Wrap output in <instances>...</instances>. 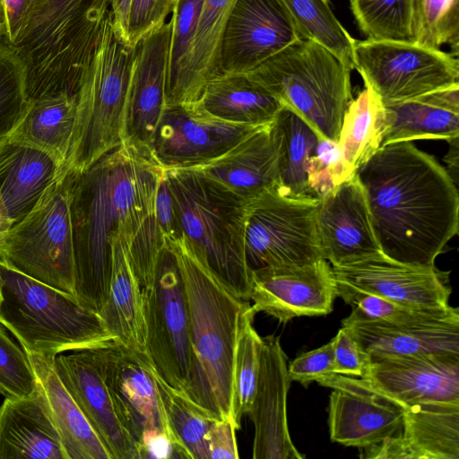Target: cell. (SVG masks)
<instances>
[{"label": "cell", "instance_id": "obj_4", "mask_svg": "<svg viewBox=\"0 0 459 459\" xmlns=\"http://www.w3.org/2000/svg\"><path fill=\"white\" fill-rule=\"evenodd\" d=\"M110 0H38L15 49L26 65L28 102L77 95Z\"/></svg>", "mask_w": 459, "mask_h": 459}, {"label": "cell", "instance_id": "obj_42", "mask_svg": "<svg viewBox=\"0 0 459 459\" xmlns=\"http://www.w3.org/2000/svg\"><path fill=\"white\" fill-rule=\"evenodd\" d=\"M368 39L412 42L411 0H349Z\"/></svg>", "mask_w": 459, "mask_h": 459}, {"label": "cell", "instance_id": "obj_24", "mask_svg": "<svg viewBox=\"0 0 459 459\" xmlns=\"http://www.w3.org/2000/svg\"><path fill=\"white\" fill-rule=\"evenodd\" d=\"M192 169L238 204L278 187V140L273 122L248 134L220 157Z\"/></svg>", "mask_w": 459, "mask_h": 459}, {"label": "cell", "instance_id": "obj_31", "mask_svg": "<svg viewBox=\"0 0 459 459\" xmlns=\"http://www.w3.org/2000/svg\"><path fill=\"white\" fill-rule=\"evenodd\" d=\"M400 436L411 459H459V401L404 407Z\"/></svg>", "mask_w": 459, "mask_h": 459}, {"label": "cell", "instance_id": "obj_39", "mask_svg": "<svg viewBox=\"0 0 459 459\" xmlns=\"http://www.w3.org/2000/svg\"><path fill=\"white\" fill-rule=\"evenodd\" d=\"M301 39L312 40L353 69V44L328 0H281Z\"/></svg>", "mask_w": 459, "mask_h": 459}, {"label": "cell", "instance_id": "obj_35", "mask_svg": "<svg viewBox=\"0 0 459 459\" xmlns=\"http://www.w3.org/2000/svg\"><path fill=\"white\" fill-rule=\"evenodd\" d=\"M385 126V105L374 90L364 84L348 103L337 140L351 174L381 147Z\"/></svg>", "mask_w": 459, "mask_h": 459}, {"label": "cell", "instance_id": "obj_38", "mask_svg": "<svg viewBox=\"0 0 459 459\" xmlns=\"http://www.w3.org/2000/svg\"><path fill=\"white\" fill-rule=\"evenodd\" d=\"M255 311L246 301L238 316L232 368L230 415L237 429L254 398L263 339L254 327Z\"/></svg>", "mask_w": 459, "mask_h": 459}, {"label": "cell", "instance_id": "obj_55", "mask_svg": "<svg viewBox=\"0 0 459 459\" xmlns=\"http://www.w3.org/2000/svg\"><path fill=\"white\" fill-rule=\"evenodd\" d=\"M13 225V222L9 217L2 200L0 199V247Z\"/></svg>", "mask_w": 459, "mask_h": 459}, {"label": "cell", "instance_id": "obj_26", "mask_svg": "<svg viewBox=\"0 0 459 459\" xmlns=\"http://www.w3.org/2000/svg\"><path fill=\"white\" fill-rule=\"evenodd\" d=\"M16 458L66 459L39 380L31 394L0 406V459Z\"/></svg>", "mask_w": 459, "mask_h": 459}, {"label": "cell", "instance_id": "obj_22", "mask_svg": "<svg viewBox=\"0 0 459 459\" xmlns=\"http://www.w3.org/2000/svg\"><path fill=\"white\" fill-rule=\"evenodd\" d=\"M263 339L255 391L248 415L255 427L253 459H302L291 441L287 420L290 385L287 356L280 339Z\"/></svg>", "mask_w": 459, "mask_h": 459}, {"label": "cell", "instance_id": "obj_17", "mask_svg": "<svg viewBox=\"0 0 459 459\" xmlns=\"http://www.w3.org/2000/svg\"><path fill=\"white\" fill-rule=\"evenodd\" d=\"M98 350L121 418L139 453L152 437L170 436L155 370L147 355L114 340L99 345Z\"/></svg>", "mask_w": 459, "mask_h": 459}, {"label": "cell", "instance_id": "obj_18", "mask_svg": "<svg viewBox=\"0 0 459 459\" xmlns=\"http://www.w3.org/2000/svg\"><path fill=\"white\" fill-rule=\"evenodd\" d=\"M338 287L325 259L303 264L265 267L251 272L249 299L255 313L264 312L281 323L333 311Z\"/></svg>", "mask_w": 459, "mask_h": 459}, {"label": "cell", "instance_id": "obj_21", "mask_svg": "<svg viewBox=\"0 0 459 459\" xmlns=\"http://www.w3.org/2000/svg\"><path fill=\"white\" fill-rule=\"evenodd\" d=\"M403 407L459 401V354L436 353L372 359L365 379Z\"/></svg>", "mask_w": 459, "mask_h": 459}, {"label": "cell", "instance_id": "obj_49", "mask_svg": "<svg viewBox=\"0 0 459 459\" xmlns=\"http://www.w3.org/2000/svg\"><path fill=\"white\" fill-rule=\"evenodd\" d=\"M335 374L366 379L370 372L371 356L345 326L332 339Z\"/></svg>", "mask_w": 459, "mask_h": 459}, {"label": "cell", "instance_id": "obj_54", "mask_svg": "<svg viewBox=\"0 0 459 459\" xmlns=\"http://www.w3.org/2000/svg\"><path fill=\"white\" fill-rule=\"evenodd\" d=\"M131 1L132 0H110V13L113 24L119 35L127 43L128 18Z\"/></svg>", "mask_w": 459, "mask_h": 459}, {"label": "cell", "instance_id": "obj_46", "mask_svg": "<svg viewBox=\"0 0 459 459\" xmlns=\"http://www.w3.org/2000/svg\"><path fill=\"white\" fill-rule=\"evenodd\" d=\"M306 176L309 195L320 199L355 175L349 171L338 143L320 138L306 162Z\"/></svg>", "mask_w": 459, "mask_h": 459}, {"label": "cell", "instance_id": "obj_34", "mask_svg": "<svg viewBox=\"0 0 459 459\" xmlns=\"http://www.w3.org/2000/svg\"><path fill=\"white\" fill-rule=\"evenodd\" d=\"M385 126L381 146L415 140L458 139L459 112L435 103L429 94L384 104Z\"/></svg>", "mask_w": 459, "mask_h": 459}, {"label": "cell", "instance_id": "obj_52", "mask_svg": "<svg viewBox=\"0 0 459 459\" xmlns=\"http://www.w3.org/2000/svg\"><path fill=\"white\" fill-rule=\"evenodd\" d=\"M38 0H3L4 39L13 48L22 42Z\"/></svg>", "mask_w": 459, "mask_h": 459}, {"label": "cell", "instance_id": "obj_29", "mask_svg": "<svg viewBox=\"0 0 459 459\" xmlns=\"http://www.w3.org/2000/svg\"><path fill=\"white\" fill-rule=\"evenodd\" d=\"M100 316L114 341L146 354L143 290L131 266L122 232L113 237L109 289Z\"/></svg>", "mask_w": 459, "mask_h": 459}, {"label": "cell", "instance_id": "obj_56", "mask_svg": "<svg viewBox=\"0 0 459 459\" xmlns=\"http://www.w3.org/2000/svg\"><path fill=\"white\" fill-rule=\"evenodd\" d=\"M5 34V23L3 10L0 8V38H4Z\"/></svg>", "mask_w": 459, "mask_h": 459}, {"label": "cell", "instance_id": "obj_8", "mask_svg": "<svg viewBox=\"0 0 459 459\" xmlns=\"http://www.w3.org/2000/svg\"><path fill=\"white\" fill-rule=\"evenodd\" d=\"M318 200L290 196L276 186L231 211L230 231L251 272L325 259L316 222Z\"/></svg>", "mask_w": 459, "mask_h": 459}, {"label": "cell", "instance_id": "obj_57", "mask_svg": "<svg viewBox=\"0 0 459 459\" xmlns=\"http://www.w3.org/2000/svg\"><path fill=\"white\" fill-rule=\"evenodd\" d=\"M0 8L3 10V0H0Z\"/></svg>", "mask_w": 459, "mask_h": 459}, {"label": "cell", "instance_id": "obj_36", "mask_svg": "<svg viewBox=\"0 0 459 459\" xmlns=\"http://www.w3.org/2000/svg\"><path fill=\"white\" fill-rule=\"evenodd\" d=\"M273 126L278 140V188L290 196L314 198L307 185L306 162L314 153L320 135L283 106L273 120Z\"/></svg>", "mask_w": 459, "mask_h": 459}, {"label": "cell", "instance_id": "obj_37", "mask_svg": "<svg viewBox=\"0 0 459 459\" xmlns=\"http://www.w3.org/2000/svg\"><path fill=\"white\" fill-rule=\"evenodd\" d=\"M169 434L180 458L210 459L206 435L215 417L185 394L165 383L156 373Z\"/></svg>", "mask_w": 459, "mask_h": 459}, {"label": "cell", "instance_id": "obj_27", "mask_svg": "<svg viewBox=\"0 0 459 459\" xmlns=\"http://www.w3.org/2000/svg\"><path fill=\"white\" fill-rule=\"evenodd\" d=\"M65 169L30 144L11 138L0 143V199L13 224L33 209Z\"/></svg>", "mask_w": 459, "mask_h": 459}, {"label": "cell", "instance_id": "obj_15", "mask_svg": "<svg viewBox=\"0 0 459 459\" xmlns=\"http://www.w3.org/2000/svg\"><path fill=\"white\" fill-rule=\"evenodd\" d=\"M332 271L339 286L410 307H449L448 273L435 266L404 264L378 253L332 266Z\"/></svg>", "mask_w": 459, "mask_h": 459}, {"label": "cell", "instance_id": "obj_12", "mask_svg": "<svg viewBox=\"0 0 459 459\" xmlns=\"http://www.w3.org/2000/svg\"><path fill=\"white\" fill-rule=\"evenodd\" d=\"M353 69L384 104L416 99L459 84L456 56L414 42L355 39Z\"/></svg>", "mask_w": 459, "mask_h": 459}, {"label": "cell", "instance_id": "obj_14", "mask_svg": "<svg viewBox=\"0 0 459 459\" xmlns=\"http://www.w3.org/2000/svg\"><path fill=\"white\" fill-rule=\"evenodd\" d=\"M317 383L333 388L328 427L333 442L365 448L401 432L404 407L356 377L333 374Z\"/></svg>", "mask_w": 459, "mask_h": 459}, {"label": "cell", "instance_id": "obj_32", "mask_svg": "<svg viewBox=\"0 0 459 459\" xmlns=\"http://www.w3.org/2000/svg\"><path fill=\"white\" fill-rule=\"evenodd\" d=\"M77 117V95L60 94L29 103L8 138L37 147L66 168Z\"/></svg>", "mask_w": 459, "mask_h": 459}, {"label": "cell", "instance_id": "obj_19", "mask_svg": "<svg viewBox=\"0 0 459 459\" xmlns=\"http://www.w3.org/2000/svg\"><path fill=\"white\" fill-rule=\"evenodd\" d=\"M300 39L281 0H235L221 39V73H248Z\"/></svg>", "mask_w": 459, "mask_h": 459}, {"label": "cell", "instance_id": "obj_13", "mask_svg": "<svg viewBox=\"0 0 459 459\" xmlns=\"http://www.w3.org/2000/svg\"><path fill=\"white\" fill-rule=\"evenodd\" d=\"M98 346L56 355L54 368L112 459H140L108 383Z\"/></svg>", "mask_w": 459, "mask_h": 459}, {"label": "cell", "instance_id": "obj_23", "mask_svg": "<svg viewBox=\"0 0 459 459\" xmlns=\"http://www.w3.org/2000/svg\"><path fill=\"white\" fill-rule=\"evenodd\" d=\"M316 222L324 257L332 266L382 253L356 175L318 200Z\"/></svg>", "mask_w": 459, "mask_h": 459}, {"label": "cell", "instance_id": "obj_16", "mask_svg": "<svg viewBox=\"0 0 459 459\" xmlns=\"http://www.w3.org/2000/svg\"><path fill=\"white\" fill-rule=\"evenodd\" d=\"M259 127L210 118L190 106H166L148 151L164 169H194L220 157Z\"/></svg>", "mask_w": 459, "mask_h": 459}, {"label": "cell", "instance_id": "obj_45", "mask_svg": "<svg viewBox=\"0 0 459 459\" xmlns=\"http://www.w3.org/2000/svg\"><path fill=\"white\" fill-rule=\"evenodd\" d=\"M38 385L28 353L7 334L0 323V394L17 399L31 394Z\"/></svg>", "mask_w": 459, "mask_h": 459}, {"label": "cell", "instance_id": "obj_41", "mask_svg": "<svg viewBox=\"0 0 459 459\" xmlns=\"http://www.w3.org/2000/svg\"><path fill=\"white\" fill-rule=\"evenodd\" d=\"M412 42L459 54V0H411Z\"/></svg>", "mask_w": 459, "mask_h": 459}, {"label": "cell", "instance_id": "obj_53", "mask_svg": "<svg viewBox=\"0 0 459 459\" xmlns=\"http://www.w3.org/2000/svg\"><path fill=\"white\" fill-rule=\"evenodd\" d=\"M154 215L165 238L178 239L184 237L165 171L156 192Z\"/></svg>", "mask_w": 459, "mask_h": 459}, {"label": "cell", "instance_id": "obj_30", "mask_svg": "<svg viewBox=\"0 0 459 459\" xmlns=\"http://www.w3.org/2000/svg\"><path fill=\"white\" fill-rule=\"evenodd\" d=\"M27 353L48 398L66 459H112L60 381L54 368V358Z\"/></svg>", "mask_w": 459, "mask_h": 459}, {"label": "cell", "instance_id": "obj_40", "mask_svg": "<svg viewBox=\"0 0 459 459\" xmlns=\"http://www.w3.org/2000/svg\"><path fill=\"white\" fill-rule=\"evenodd\" d=\"M204 0H175L171 12L165 107L178 105Z\"/></svg>", "mask_w": 459, "mask_h": 459}, {"label": "cell", "instance_id": "obj_6", "mask_svg": "<svg viewBox=\"0 0 459 459\" xmlns=\"http://www.w3.org/2000/svg\"><path fill=\"white\" fill-rule=\"evenodd\" d=\"M351 72L323 46L300 39L246 74L321 138L337 142L351 97Z\"/></svg>", "mask_w": 459, "mask_h": 459}, {"label": "cell", "instance_id": "obj_9", "mask_svg": "<svg viewBox=\"0 0 459 459\" xmlns=\"http://www.w3.org/2000/svg\"><path fill=\"white\" fill-rule=\"evenodd\" d=\"M68 169L33 209L9 230L0 261L30 278L74 296L75 259Z\"/></svg>", "mask_w": 459, "mask_h": 459}, {"label": "cell", "instance_id": "obj_10", "mask_svg": "<svg viewBox=\"0 0 459 459\" xmlns=\"http://www.w3.org/2000/svg\"><path fill=\"white\" fill-rule=\"evenodd\" d=\"M164 171L184 238L225 288L249 300L251 270L229 228V216L240 204L216 191L192 169Z\"/></svg>", "mask_w": 459, "mask_h": 459}, {"label": "cell", "instance_id": "obj_2", "mask_svg": "<svg viewBox=\"0 0 459 459\" xmlns=\"http://www.w3.org/2000/svg\"><path fill=\"white\" fill-rule=\"evenodd\" d=\"M72 172L74 296L100 314L109 289L113 237L122 232L130 240L154 212L164 169L148 152L122 143Z\"/></svg>", "mask_w": 459, "mask_h": 459}, {"label": "cell", "instance_id": "obj_51", "mask_svg": "<svg viewBox=\"0 0 459 459\" xmlns=\"http://www.w3.org/2000/svg\"><path fill=\"white\" fill-rule=\"evenodd\" d=\"M237 428L231 417L213 420L206 435L210 459H238Z\"/></svg>", "mask_w": 459, "mask_h": 459}, {"label": "cell", "instance_id": "obj_58", "mask_svg": "<svg viewBox=\"0 0 459 459\" xmlns=\"http://www.w3.org/2000/svg\"><path fill=\"white\" fill-rule=\"evenodd\" d=\"M2 301V292H1V286H0V303Z\"/></svg>", "mask_w": 459, "mask_h": 459}, {"label": "cell", "instance_id": "obj_20", "mask_svg": "<svg viewBox=\"0 0 459 459\" xmlns=\"http://www.w3.org/2000/svg\"><path fill=\"white\" fill-rule=\"evenodd\" d=\"M169 39V21L146 34L134 46L123 143L148 152L165 107Z\"/></svg>", "mask_w": 459, "mask_h": 459}, {"label": "cell", "instance_id": "obj_47", "mask_svg": "<svg viewBox=\"0 0 459 459\" xmlns=\"http://www.w3.org/2000/svg\"><path fill=\"white\" fill-rule=\"evenodd\" d=\"M126 244L131 266L143 290L151 281L158 255L165 245L154 212Z\"/></svg>", "mask_w": 459, "mask_h": 459}, {"label": "cell", "instance_id": "obj_28", "mask_svg": "<svg viewBox=\"0 0 459 459\" xmlns=\"http://www.w3.org/2000/svg\"><path fill=\"white\" fill-rule=\"evenodd\" d=\"M191 107L202 116L222 122L263 126L273 122L282 105L247 74L221 73L206 82Z\"/></svg>", "mask_w": 459, "mask_h": 459}, {"label": "cell", "instance_id": "obj_7", "mask_svg": "<svg viewBox=\"0 0 459 459\" xmlns=\"http://www.w3.org/2000/svg\"><path fill=\"white\" fill-rule=\"evenodd\" d=\"M134 47L116 30L109 12L77 93V117L66 169L82 172L123 143Z\"/></svg>", "mask_w": 459, "mask_h": 459}, {"label": "cell", "instance_id": "obj_44", "mask_svg": "<svg viewBox=\"0 0 459 459\" xmlns=\"http://www.w3.org/2000/svg\"><path fill=\"white\" fill-rule=\"evenodd\" d=\"M338 287V296L363 316L393 325H412L442 320L459 314L458 307L427 308L402 305L388 299Z\"/></svg>", "mask_w": 459, "mask_h": 459}, {"label": "cell", "instance_id": "obj_25", "mask_svg": "<svg viewBox=\"0 0 459 459\" xmlns=\"http://www.w3.org/2000/svg\"><path fill=\"white\" fill-rule=\"evenodd\" d=\"M342 325L349 329L371 359L459 354V314L428 323L393 325L367 318L353 308Z\"/></svg>", "mask_w": 459, "mask_h": 459}, {"label": "cell", "instance_id": "obj_50", "mask_svg": "<svg viewBox=\"0 0 459 459\" xmlns=\"http://www.w3.org/2000/svg\"><path fill=\"white\" fill-rule=\"evenodd\" d=\"M288 374L291 381L299 382L304 387L325 377L335 374L332 340L294 359L288 366Z\"/></svg>", "mask_w": 459, "mask_h": 459}, {"label": "cell", "instance_id": "obj_33", "mask_svg": "<svg viewBox=\"0 0 459 459\" xmlns=\"http://www.w3.org/2000/svg\"><path fill=\"white\" fill-rule=\"evenodd\" d=\"M234 2L204 1L178 105L193 106L206 82L221 74V39Z\"/></svg>", "mask_w": 459, "mask_h": 459}, {"label": "cell", "instance_id": "obj_11", "mask_svg": "<svg viewBox=\"0 0 459 459\" xmlns=\"http://www.w3.org/2000/svg\"><path fill=\"white\" fill-rule=\"evenodd\" d=\"M145 350L155 373L188 395L194 357L185 281L178 256L166 241L143 289Z\"/></svg>", "mask_w": 459, "mask_h": 459}, {"label": "cell", "instance_id": "obj_43", "mask_svg": "<svg viewBox=\"0 0 459 459\" xmlns=\"http://www.w3.org/2000/svg\"><path fill=\"white\" fill-rule=\"evenodd\" d=\"M26 79L22 57L0 38V143L11 135L28 108Z\"/></svg>", "mask_w": 459, "mask_h": 459}, {"label": "cell", "instance_id": "obj_3", "mask_svg": "<svg viewBox=\"0 0 459 459\" xmlns=\"http://www.w3.org/2000/svg\"><path fill=\"white\" fill-rule=\"evenodd\" d=\"M176 251L185 281L194 366L188 397L217 418L231 417L237 327L246 301L204 266L183 237L165 238Z\"/></svg>", "mask_w": 459, "mask_h": 459}, {"label": "cell", "instance_id": "obj_48", "mask_svg": "<svg viewBox=\"0 0 459 459\" xmlns=\"http://www.w3.org/2000/svg\"><path fill=\"white\" fill-rule=\"evenodd\" d=\"M174 2L175 0H132L128 18V43L134 47L146 34L166 23Z\"/></svg>", "mask_w": 459, "mask_h": 459}, {"label": "cell", "instance_id": "obj_5", "mask_svg": "<svg viewBox=\"0 0 459 459\" xmlns=\"http://www.w3.org/2000/svg\"><path fill=\"white\" fill-rule=\"evenodd\" d=\"M0 286V323L26 352L55 358L113 340L100 314L82 306L75 296L1 261Z\"/></svg>", "mask_w": 459, "mask_h": 459}, {"label": "cell", "instance_id": "obj_1", "mask_svg": "<svg viewBox=\"0 0 459 459\" xmlns=\"http://www.w3.org/2000/svg\"><path fill=\"white\" fill-rule=\"evenodd\" d=\"M382 254L435 266L458 232L459 195L451 174L411 142L381 146L355 173Z\"/></svg>", "mask_w": 459, "mask_h": 459}]
</instances>
